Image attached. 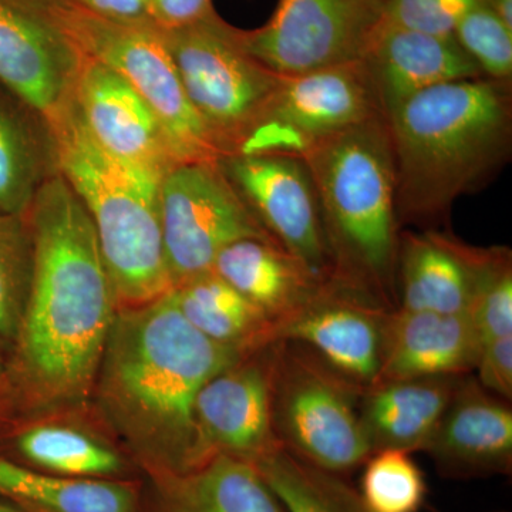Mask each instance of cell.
<instances>
[{"instance_id":"cell-1","label":"cell","mask_w":512,"mask_h":512,"mask_svg":"<svg viewBox=\"0 0 512 512\" xmlns=\"http://www.w3.org/2000/svg\"><path fill=\"white\" fill-rule=\"evenodd\" d=\"M26 220L32 279L6 372L22 396L77 402L99 372L116 293L92 218L59 171L39 188Z\"/></svg>"},{"instance_id":"cell-2","label":"cell","mask_w":512,"mask_h":512,"mask_svg":"<svg viewBox=\"0 0 512 512\" xmlns=\"http://www.w3.org/2000/svg\"><path fill=\"white\" fill-rule=\"evenodd\" d=\"M247 355L198 332L171 289L114 316L97 372L101 406L161 476L190 473L210 461L195 421L198 393Z\"/></svg>"},{"instance_id":"cell-3","label":"cell","mask_w":512,"mask_h":512,"mask_svg":"<svg viewBox=\"0 0 512 512\" xmlns=\"http://www.w3.org/2000/svg\"><path fill=\"white\" fill-rule=\"evenodd\" d=\"M386 120L400 224L439 222L510 160L511 82L483 77L439 84L414 94Z\"/></svg>"},{"instance_id":"cell-4","label":"cell","mask_w":512,"mask_h":512,"mask_svg":"<svg viewBox=\"0 0 512 512\" xmlns=\"http://www.w3.org/2000/svg\"><path fill=\"white\" fill-rule=\"evenodd\" d=\"M301 158L318 195L333 281L393 311L402 232L386 117L322 138Z\"/></svg>"},{"instance_id":"cell-5","label":"cell","mask_w":512,"mask_h":512,"mask_svg":"<svg viewBox=\"0 0 512 512\" xmlns=\"http://www.w3.org/2000/svg\"><path fill=\"white\" fill-rule=\"evenodd\" d=\"M46 124L57 171L92 218L119 309L146 305L174 289L161 232L160 181L104 150L74 96Z\"/></svg>"},{"instance_id":"cell-6","label":"cell","mask_w":512,"mask_h":512,"mask_svg":"<svg viewBox=\"0 0 512 512\" xmlns=\"http://www.w3.org/2000/svg\"><path fill=\"white\" fill-rule=\"evenodd\" d=\"M55 29L80 56L109 67L146 101L180 163H215L222 153L191 106L157 26L107 18L74 0H12Z\"/></svg>"},{"instance_id":"cell-7","label":"cell","mask_w":512,"mask_h":512,"mask_svg":"<svg viewBox=\"0 0 512 512\" xmlns=\"http://www.w3.org/2000/svg\"><path fill=\"white\" fill-rule=\"evenodd\" d=\"M157 29L222 158L235 156L264 120L282 77L249 55L217 10L194 25Z\"/></svg>"},{"instance_id":"cell-8","label":"cell","mask_w":512,"mask_h":512,"mask_svg":"<svg viewBox=\"0 0 512 512\" xmlns=\"http://www.w3.org/2000/svg\"><path fill=\"white\" fill-rule=\"evenodd\" d=\"M360 390L301 343L279 342L272 424L276 440L330 473H349L370 454L360 420Z\"/></svg>"},{"instance_id":"cell-9","label":"cell","mask_w":512,"mask_h":512,"mask_svg":"<svg viewBox=\"0 0 512 512\" xmlns=\"http://www.w3.org/2000/svg\"><path fill=\"white\" fill-rule=\"evenodd\" d=\"M158 195L165 261L174 288L211 272L218 254L232 242H276L218 161L175 165L160 181Z\"/></svg>"},{"instance_id":"cell-10","label":"cell","mask_w":512,"mask_h":512,"mask_svg":"<svg viewBox=\"0 0 512 512\" xmlns=\"http://www.w3.org/2000/svg\"><path fill=\"white\" fill-rule=\"evenodd\" d=\"M383 0H279L261 28L238 29L242 47L281 77L357 62L382 20Z\"/></svg>"},{"instance_id":"cell-11","label":"cell","mask_w":512,"mask_h":512,"mask_svg":"<svg viewBox=\"0 0 512 512\" xmlns=\"http://www.w3.org/2000/svg\"><path fill=\"white\" fill-rule=\"evenodd\" d=\"M384 116L362 60L282 77L268 113L238 154L301 157L312 144Z\"/></svg>"},{"instance_id":"cell-12","label":"cell","mask_w":512,"mask_h":512,"mask_svg":"<svg viewBox=\"0 0 512 512\" xmlns=\"http://www.w3.org/2000/svg\"><path fill=\"white\" fill-rule=\"evenodd\" d=\"M218 164L266 232L313 272L332 279L318 195L305 161L291 154H235Z\"/></svg>"},{"instance_id":"cell-13","label":"cell","mask_w":512,"mask_h":512,"mask_svg":"<svg viewBox=\"0 0 512 512\" xmlns=\"http://www.w3.org/2000/svg\"><path fill=\"white\" fill-rule=\"evenodd\" d=\"M279 342L239 359L202 386L195 421L207 457L218 454L256 460L278 446L272 396Z\"/></svg>"},{"instance_id":"cell-14","label":"cell","mask_w":512,"mask_h":512,"mask_svg":"<svg viewBox=\"0 0 512 512\" xmlns=\"http://www.w3.org/2000/svg\"><path fill=\"white\" fill-rule=\"evenodd\" d=\"M390 312L365 293L332 279L301 312L279 326L278 338L301 343L365 392L382 370Z\"/></svg>"},{"instance_id":"cell-15","label":"cell","mask_w":512,"mask_h":512,"mask_svg":"<svg viewBox=\"0 0 512 512\" xmlns=\"http://www.w3.org/2000/svg\"><path fill=\"white\" fill-rule=\"evenodd\" d=\"M74 99L94 140L111 156L158 181L181 164L156 114L109 67L82 56Z\"/></svg>"},{"instance_id":"cell-16","label":"cell","mask_w":512,"mask_h":512,"mask_svg":"<svg viewBox=\"0 0 512 512\" xmlns=\"http://www.w3.org/2000/svg\"><path fill=\"white\" fill-rule=\"evenodd\" d=\"M82 56L12 0H0V84L43 119L73 99Z\"/></svg>"},{"instance_id":"cell-17","label":"cell","mask_w":512,"mask_h":512,"mask_svg":"<svg viewBox=\"0 0 512 512\" xmlns=\"http://www.w3.org/2000/svg\"><path fill=\"white\" fill-rule=\"evenodd\" d=\"M510 403L487 392L476 377L460 380L426 448L441 476L453 480L510 476Z\"/></svg>"},{"instance_id":"cell-18","label":"cell","mask_w":512,"mask_h":512,"mask_svg":"<svg viewBox=\"0 0 512 512\" xmlns=\"http://www.w3.org/2000/svg\"><path fill=\"white\" fill-rule=\"evenodd\" d=\"M495 247L467 244L450 232H402L397 256V308L467 315Z\"/></svg>"},{"instance_id":"cell-19","label":"cell","mask_w":512,"mask_h":512,"mask_svg":"<svg viewBox=\"0 0 512 512\" xmlns=\"http://www.w3.org/2000/svg\"><path fill=\"white\" fill-rule=\"evenodd\" d=\"M384 116L414 94L458 80L483 79L456 36H436L379 23L362 57Z\"/></svg>"},{"instance_id":"cell-20","label":"cell","mask_w":512,"mask_h":512,"mask_svg":"<svg viewBox=\"0 0 512 512\" xmlns=\"http://www.w3.org/2000/svg\"><path fill=\"white\" fill-rule=\"evenodd\" d=\"M480 349L481 340L467 315L396 308L387 320L377 382L467 376L476 369Z\"/></svg>"},{"instance_id":"cell-21","label":"cell","mask_w":512,"mask_h":512,"mask_svg":"<svg viewBox=\"0 0 512 512\" xmlns=\"http://www.w3.org/2000/svg\"><path fill=\"white\" fill-rule=\"evenodd\" d=\"M212 272L274 320L278 329L332 281L276 242L256 238L239 239L222 249Z\"/></svg>"},{"instance_id":"cell-22","label":"cell","mask_w":512,"mask_h":512,"mask_svg":"<svg viewBox=\"0 0 512 512\" xmlns=\"http://www.w3.org/2000/svg\"><path fill=\"white\" fill-rule=\"evenodd\" d=\"M463 377L386 380L366 389L359 412L372 453L426 451Z\"/></svg>"},{"instance_id":"cell-23","label":"cell","mask_w":512,"mask_h":512,"mask_svg":"<svg viewBox=\"0 0 512 512\" xmlns=\"http://www.w3.org/2000/svg\"><path fill=\"white\" fill-rule=\"evenodd\" d=\"M57 173L46 120L0 84V217H25Z\"/></svg>"},{"instance_id":"cell-24","label":"cell","mask_w":512,"mask_h":512,"mask_svg":"<svg viewBox=\"0 0 512 512\" xmlns=\"http://www.w3.org/2000/svg\"><path fill=\"white\" fill-rule=\"evenodd\" d=\"M158 512H285L249 461L218 454L180 476H164Z\"/></svg>"},{"instance_id":"cell-25","label":"cell","mask_w":512,"mask_h":512,"mask_svg":"<svg viewBox=\"0 0 512 512\" xmlns=\"http://www.w3.org/2000/svg\"><path fill=\"white\" fill-rule=\"evenodd\" d=\"M0 497L25 512H137L136 491L126 483L57 476L2 451Z\"/></svg>"},{"instance_id":"cell-26","label":"cell","mask_w":512,"mask_h":512,"mask_svg":"<svg viewBox=\"0 0 512 512\" xmlns=\"http://www.w3.org/2000/svg\"><path fill=\"white\" fill-rule=\"evenodd\" d=\"M174 295L184 318L218 345L252 353L279 340L274 320L215 272L177 286Z\"/></svg>"},{"instance_id":"cell-27","label":"cell","mask_w":512,"mask_h":512,"mask_svg":"<svg viewBox=\"0 0 512 512\" xmlns=\"http://www.w3.org/2000/svg\"><path fill=\"white\" fill-rule=\"evenodd\" d=\"M285 512H366L339 474L295 456L281 444L252 461Z\"/></svg>"},{"instance_id":"cell-28","label":"cell","mask_w":512,"mask_h":512,"mask_svg":"<svg viewBox=\"0 0 512 512\" xmlns=\"http://www.w3.org/2000/svg\"><path fill=\"white\" fill-rule=\"evenodd\" d=\"M9 443L30 466L57 476L104 480L124 468L113 448L72 427H26L10 436Z\"/></svg>"},{"instance_id":"cell-29","label":"cell","mask_w":512,"mask_h":512,"mask_svg":"<svg viewBox=\"0 0 512 512\" xmlns=\"http://www.w3.org/2000/svg\"><path fill=\"white\" fill-rule=\"evenodd\" d=\"M363 466L357 493L366 512H420L426 503L427 484L412 454L375 451Z\"/></svg>"},{"instance_id":"cell-30","label":"cell","mask_w":512,"mask_h":512,"mask_svg":"<svg viewBox=\"0 0 512 512\" xmlns=\"http://www.w3.org/2000/svg\"><path fill=\"white\" fill-rule=\"evenodd\" d=\"M33 249L25 217H0V340L12 345L28 301Z\"/></svg>"},{"instance_id":"cell-31","label":"cell","mask_w":512,"mask_h":512,"mask_svg":"<svg viewBox=\"0 0 512 512\" xmlns=\"http://www.w3.org/2000/svg\"><path fill=\"white\" fill-rule=\"evenodd\" d=\"M481 345L488 340L512 336V254L495 247L493 258L478 281L467 313Z\"/></svg>"},{"instance_id":"cell-32","label":"cell","mask_w":512,"mask_h":512,"mask_svg":"<svg viewBox=\"0 0 512 512\" xmlns=\"http://www.w3.org/2000/svg\"><path fill=\"white\" fill-rule=\"evenodd\" d=\"M454 36L485 77L511 82L512 30L490 6H480L467 13L454 30Z\"/></svg>"},{"instance_id":"cell-33","label":"cell","mask_w":512,"mask_h":512,"mask_svg":"<svg viewBox=\"0 0 512 512\" xmlns=\"http://www.w3.org/2000/svg\"><path fill=\"white\" fill-rule=\"evenodd\" d=\"M490 6V0H383L380 23L427 35H454L471 10Z\"/></svg>"},{"instance_id":"cell-34","label":"cell","mask_w":512,"mask_h":512,"mask_svg":"<svg viewBox=\"0 0 512 512\" xmlns=\"http://www.w3.org/2000/svg\"><path fill=\"white\" fill-rule=\"evenodd\" d=\"M477 382L500 399H512V336L488 340L481 345L476 369Z\"/></svg>"},{"instance_id":"cell-35","label":"cell","mask_w":512,"mask_h":512,"mask_svg":"<svg viewBox=\"0 0 512 512\" xmlns=\"http://www.w3.org/2000/svg\"><path fill=\"white\" fill-rule=\"evenodd\" d=\"M214 12L212 0H148V18L160 29L194 25Z\"/></svg>"},{"instance_id":"cell-36","label":"cell","mask_w":512,"mask_h":512,"mask_svg":"<svg viewBox=\"0 0 512 512\" xmlns=\"http://www.w3.org/2000/svg\"><path fill=\"white\" fill-rule=\"evenodd\" d=\"M84 8L107 18L123 22H151L148 18V0H74Z\"/></svg>"},{"instance_id":"cell-37","label":"cell","mask_w":512,"mask_h":512,"mask_svg":"<svg viewBox=\"0 0 512 512\" xmlns=\"http://www.w3.org/2000/svg\"><path fill=\"white\" fill-rule=\"evenodd\" d=\"M490 8L512 30V0H490Z\"/></svg>"},{"instance_id":"cell-38","label":"cell","mask_w":512,"mask_h":512,"mask_svg":"<svg viewBox=\"0 0 512 512\" xmlns=\"http://www.w3.org/2000/svg\"><path fill=\"white\" fill-rule=\"evenodd\" d=\"M15 390H13L12 383L8 376L6 369H0V414L3 413V407L5 404L10 403Z\"/></svg>"},{"instance_id":"cell-39","label":"cell","mask_w":512,"mask_h":512,"mask_svg":"<svg viewBox=\"0 0 512 512\" xmlns=\"http://www.w3.org/2000/svg\"><path fill=\"white\" fill-rule=\"evenodd\" d=\"M0 512H25L20 510V508L16 507V505L10 503H3L0 501Z\"/></svg>"},{"instance_id":"cell-40","label":"cell","mask_w":512,"mask_h":512,"mask_svg":"<svg viewBox=\"0 0 512 512\" xmlns=\"http://www.w3.org/2000/svg\"><path fill=\"white\" fill-rule=\"evenodd\" d=\"M6 343L0 340V369H6V366L3 365V349H5Z\"/></svg>"},{"instance_id":"cell-41","label":"cell","mask_w":512,"mask_h":512,"mask_svg":"<svg viewBox=\"0 0 512 512\" xmlns=\"http://www.w3.org/2000/svg\"><path fill=\"white\" fill-rule=\"evenodd\" d=\"M493 512H507V511H493Z\"/></svg>"}]
</instances>
